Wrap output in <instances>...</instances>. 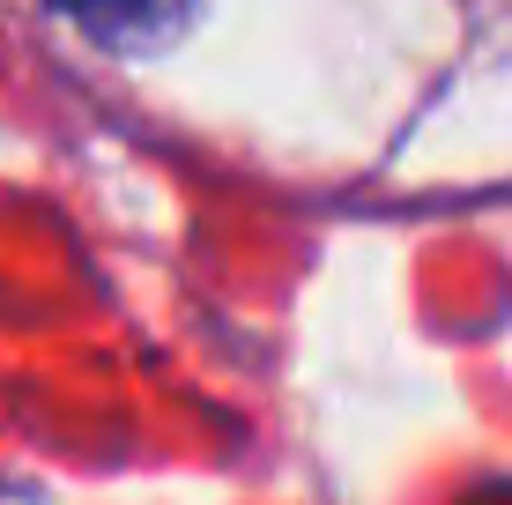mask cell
I'll use <instances>...</instances> for the list:
<instances>
[{"label": "cell", "instance_id": "1", "mask_svg": "<svg viewBox=\"0 0 512 505\" xmlns=\"http://www.w3.org/2000/svg\"><path fill=\"white\" fill-rule=\"evenodd\" d=\"M52 8L75 30H90L97 45H112V52H156L193 23L201 0H52Z\"/></svg>", "mask_w": 512, "mask_h": 505}]
</instances>
